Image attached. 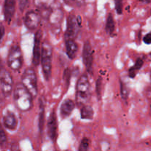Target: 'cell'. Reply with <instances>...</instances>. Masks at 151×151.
I'll return each mask as SVG.
<instances>
[{
	"mask_svg": "<svg viewBox=\"0 0 151 151\" xmlns=\"http://www.w3.org/2000/svg\"><path fill=\"white\" fill-rule=\"evenodd\" d=\"M13 98L17 109L21 111H28L32 107V99L22 83H17L13 91Z\"/></svg>",
	"mask_w": 151,
	"mask_h": 151,
	"instance_id": "obj_1",
	"label": "cell"
},
{
	"mask_svg": "<svg viewBox=\"0 0 151 151\" xmlns=\"http://www.w3.org/2000/svg\"><path fill=\"white\" fill-rule=\"evenodd\" d=\"M90 83L87 75L83 74L78 79L76 85V103L78 106L86 105L90 98Z\"/></svg>",
	"mask_w": 151,
	"mask_h": 151,
	"instance_id": "obj_2",
	"label": "cell"
},
{
	"mask_svg": "<svg viewBox=\"0 0 151 151\" xmlns=\"http://www.w3.org/2000/svg\"><path fill=\"white\" fill-rule=\"evenodd\" d=\"M52 62V47L48 41H44L42 44L41 63L43 74L46 81H49L51 77Z\"/></svg>",
	"mask_w": 151,
	"mask_h": 151,
	"instance_id": "obj_3",
	"label": "cell"
},
{
	"mask_svg": "<svg viewBox=\"0 0 151 151\" xmlns=\"http://www.w3.org/2000/svg\"><path fill=\"white\" fill-rule=\"evenodd\" d=\"M38 81L35 70L32 68H27L23 72L22 76V83L28 92L35 98L38 94Z\"/></svg>",
	"mask_w": 151,
	"mask_h": 151,
	"instance_id": "obj_4",
	"label": "cell"
},
{
	"mask_svg": "<svg viewBox=\"0 0 151 151\" xmlns=\"http://www.w3.org/2000/svg\"><path fill=\"white\" fill-rule=\"evenodd\" d=\"M81 28V18L79 16L71 14L66 21V29L64 33L65 41L75 40L78 37Z\"/></svg>",
	"mask_w": 151,
	"mask_h": 151,
	"instance_id": "obj_5",
	"label": "cell"
},
{
	"mask_svg": "<svg viewBox=\"0 0 151 151\" xmlns=\"http://www.w3.org/2000/svg\"><path fill=\"white\" fill-rule=\"evenodd\" d=\"M7 65L13 71H19L23 65V57L20 47L18 44L12 46L7 56Z\"/></svg>",
	"mask_w": 151,
	"mask_h": 151,
	"instance_id": "obj_6",
	"label": "cell"
},
{
	"mask_svg": "<svg viewBox=\"0 0 151 151\" xmlns=\"http://www.w3.org/2000/svg\"><path fill=\"white\" fill-rule=\"evenodd\" d=\"M13 80L10 72L0 63V87L2 94L9 97L13 91Z\"/></svg>",
	"mask_w": 151,
	"mask_h": 151,
	"instance_id": "obj_7",
	"label": "cell"
},
{
	"mask_svg": "<svg viewBox=\"0 0 151 151\" xmlns=\"http://www.w3.org/2000/svg\"><path fill=\"white\" fill-rule=\"evenodd\" d=\"M42 31L38 29L35 34L34 37L33 50H32V64L38 66L41 61V50H42Z\"/></svg>",
	"mask_w": 151,
	"mask_h": 151,
	"instance_id": "obj_8",
	"label": "cell"
},
{
	"mask_svg": "<svg viewBox=\"0 0 151 151\" xmlns=\"http://www.w3.org/2000/svg\"><path fill=\"white\" fill-rule=\"evenodd\" d=\"M83 62L87 72L89 74H92L94 53L91 44L88 41H86L83 48Z\"/></svg>",
	"mask_w": 151,
	"mask_h": 151,
	"instance_id": "obj_9",
	"label": "cell"
},
{
	"mask_svg": "<svg viewBox=\"0 0 151 151\" xmlns=\"http://www.w3.org/2000/svg\"><path fill=\"white\" fill-rule=\"evenodd\" d=\"M41 22V16L39 13L30 10L28 11L24 18V23L25 27L29 30H35L38 27Z\"/></svg>",
	"mask_w": 151,
	"mask_h": 151,
	"instance_id": "obj_10",
	"label": "cell"
},
{
	"mask_svg": "<svg viewBox=\"0 0 151 151\" xmlns=\"http://www.w3.org/2000/svg\"><path fill=\"white\" fill-rule=\"evenodd\" d=\"M57 116H56L55 112L52 111L50 114L48 121H47V134L52 141H55L56 138H57Z\"/></svg>",
	"mask_w": 151,
	"mask_h": 151,
	"instance_id": "obj_11",
	"label": "cell"
},
{
	"mask_svg": "<svg viewBox=\"0 0 151 151\" xmlns=\"http://www.w3.org/2000/svg\"><path fill=\"white\" fill-rule=\"evenodd\" d=\"M16 12V0H4V20L10 23Z\"/></svg>",
	"mask_w": 151,
	"mask_h": 151,
	"instance_id": "obj_12",
	"label": "cell"
},
{
	"mask_svg": "<svg viewBox=\"0 0 151 151\" xmlns=\"http://www.w3.org/2000/svg\"><path fill=\"white\" fill-rule=\"evenodd\" d=\"M3 124L7 129L10 131H14L18 125V121L16 116L13 112L7 111L3 117Z\"/></svg>",
	"mask_w": 151,
	"mask_h": 151,
	"instance_id": "obj_13",
	"label": "cell"
},
{
	"mask_svg": "<svg viewBox=\"0 0 151 151\" xmlns=\"http://www.w3.org/2000/svg\"><path fill=\"white\" fill-rule=\"evenodd\" d=\"M75 108V102L70 99L64 100L60 106V115L63 118H66L67 116H70L73 110Z\"/></svg>",
	"mask_w": 151,
	"mask_h": 151,
	"instance_id": "obj_14",
	"label": "cell"
},
{
	"mask_svg": "<svg viewBox=\"0 0 151 151\" xmlns=\"http://www.w3.org/2000/svg\"><path fill=\"white\" fill-rule=\"evenodd\" d=\"M66 55L70 59L75 58L78 52V45L75 40L65 41Z\"/></svg>",
	"mask_w": 151,
	"mask_h": 151,
	"instance_id": "obj_15",
	"label": "cell"
},
{
	"mask_svg": "<svg viewBox=\"0 0 151 151\" xmlns=\"http://www.w3.org/2000/svg\"><path fill=\"white\" fill-rule=\"evenodd\" d=\"M94 109L88 105H84L81 109V117L83 119H92L94 117Z\"/></svg>",
	"mask_w": 151,
	"mask_h": 151,
	"instance_id": "obj_16",
	"label": "cell"
},
{
	"mask_svg": "<svg viewBox=\"0 0 151 151\" xmlns=\"http://www.w3.org/2000/svg\"><path fill=\"white\" fill-rule=\"evenodd\" d=\"M143 63H144V60L142 58H139L136 60V63L135 64H134V66H133L132 67L130 68L129 70H128V75H129L130 78H135L137 72H138L139 70L142 67Z\"/></svg>",
	"mask_w": 151,
	"mask_h": 151,
	"instance_id": "obj_17",
	"label": "cell"
},
{
	"mask_svg": "<svg viewBox=\"0 0 151 151\" xmlns=\"http://www.w3.org/2000/svg\"><path fill=\"white\" fill-rule=\"evenodd\" d=\"M115 28H116V25H115L114 19V16L111 13H109L107 19H106V31L108 34L109 35H112L114 32Z\"/></svg>",
	"mask_w": 151,
	"mask_h": 151,
	"instance_id": "obj_18",
	"label": "cell"
},
{
	"mask_svg": "<svg viewBox=\"0 0 151 151\" xmlns=\"http://www.w3.org/2000/svg\"><path fill=\"white\" fill-rule=\"evenodd\" d=\"M44 104L42 100H40L39 101V117H38V128L39 131L42 132L43 128H44Z\"/></svg>",
	"mask_w": 151,
	"mask_h": 151,
	"instance_id": "obj_19",
	"label": "cell"
},
{
	"mask_svg": "<svg viewBox=\"0 0 151 151\" xmlns=\"http://www.w3.org/2000/svg\"><path fill=\"white\" fill-rule=\"evenodd\" d=\"M120 94L122 100H127L129 96V91L127 86L122 81H120Z\"/></svg>",
	"mask_w": 151,
	"mask_h": 151,
	"instance_id": "obj_20",
	"label": "cell"
},
{
	"mask_svg": "<svg viewBox=\"0 0 151 151\" xmlns=\"http://www.w3.org/2000/svg\"><path fill=\"white\" fill-rule=\"evenodd\" d=\"M90 141L88 138H83L81 142L78 151H89Z\"/></svg>",
	"mask_w": 151,
	"mask_h": 151,
	"instance_id": "obj_21",
	"label": "cell"
},
{
	"mask_svg": "<svg viewBox=\"0 0 151 151\" xmlns=\"http://www.w3.org/2000/svg\"><path fill=\"white\" fill-rule=\"evenodd\" d=\"M7 141V135L4 131V129L3 128L2 125L0 123V147H3L6 145Z\"/></svg>",
	"mask_w": 151,
	"mask_h": 151,
	"instance_id": "obj_22",
	"label": "cell"
},
{
	"mask_svg": "<svg viewBox=\"0 0 151 151\" xmlns=\"http://www.w3.org/2000/svg\"><path fill=\"white\" fill-rule=\"evenodd\" d=\"M102 86H103V80L101 78H98L97 82H96V92H97V95L99 100L101 98Z\"/></svg>",
	"mask_w": 151,
	"mask_h": 151,
	"instance_id": "obj_23",
	"label": "cell"
},
{
	"mask_svg": "<svg viewBox=\"0 0 151 151\" xmlns=\"http://www.w3.org/2000/svg\"><path fill=\"white\" fill-rule=\"evenodd\" d=\"M115 10L117 14L120 15L122 13V7H123V0H114Z\"/></svg>",
	"mask_w": 151,
	"mask_h": 151,
	"instance_id": "obj_24",
	"label": "cell"
},
{
	"mask_svg": "<svg viewBox=\"0 0 151 151\" xmlns=\"http://www.w3.org/2000/svg\"><path fill=\"white\" fill-rule=\"evenodd\" d=\"M18 1H19V6L21 12H23L27 7L29 4V0H18Z\"/></svg>",
	"mask_w": 151,
	"mask_h": 151,
	"instance_id": "obj_25",
	"label": "cell"
},
{
	"mask_svg": "<svg viewBox=\"0 0 151 151\" xmlns=\"http://www.w3.org/2000/svg\"><path fill=\"white\" fill-rule=\"evenodd\" d=\"M70 78H71L70 69H65L64 72H63V80L66 81V83H67V85H69V81H70Z\"/></svg>",
	"mask_w": 151,
	"mask_h": 151,
	"instance_id": "obj_26",
	"label": "cell"
},
{
	"mask_svg": "<svg viewBox=\"0 0 151 151\" xmlns=\"http://www.w3.org/2000/svg\"><path fill=\"white\" fill-rule=\"evenodd\" d=\"M4 34H5V28H4L3 24L0 22V43L2 41L3 38L4 36Z\"/></svg>",
	"mask_w": 151,
	"mask_h": 151,
	"instance_id": "obj_27",
	"label": "cell"
},
{
	"mask_svg": "<svg viewBox=\"0 0 151 151\" xmlns=\"http://www.w3.org/2000/svg\"><path fill=\"white\" fill-rule=\"evenodd\" d=\"M143 41L146 44H151V32L146 34L143 38Z\"/></svg>",
	"mask_w": 151,
	"mask_h": 151,
	"instance_id": "obj_28",
	"label": "cell"
},
{
	"mask_svg": "<svg viewBox=\"0 0 151 151\" xmlns=\"http://www.w3.org/2000/svg\"><path fill=\"white\" fill-rule=\"evenodd\" d=\"M10 150L11 151H21L20 148H19V146L17 143L14 142L12 144L11 148H10Z\"/></svg>",
	"mask_w": 151,
	"mask_h": 151,
	"instance_id": "obj_29",
	"label": "cell"
},
{
	"mask_svg": "<svg viewBox=\"0 0 151 151\" xmlns=\"http://www.w3.org/2000/svg\"><path fill=\"white\" fill-rule=\"evenodd\" d=\"M73 1H74V0H64L65 2H66V4H71Z\"/></svg>",
	"mask_w": 151,
	"mask_h": 151,
	"instance_id": "obj_30",
	"label": "cell"
},
{
	"mask_svg": "<svg viewBox=\"0 0 151 151\" xmlns=\"http://www.w3.org/2000/svg\"><path fill=\"white\" fill-rule=\"evenodd\" d=\"M140 1L143 3H145V4H148V3L150 2L151 0H140Z\"/></svg>",
	"mask_w": 151,
	"mask_h": 151,
	"instance_id": "obj_31",
	"label": "cell"
},
{
	"mask_svg": "<svg viewBox=\"0 0 151 151\" xmlns=\"http://www.w3.org/2000/svg\"><path fill=\"white\" fill-rule=\"evenodd\" d=\"M150 80H151V71H150Z\"/></svg>",
	"mask_w": 151,
	"mask_h": 151,
	"instance_id": "obj_32",
	"label": "cell"
},
{
	"mask_svg": "<svg viewBox=\"0 0 151 151\" xmlns=\"http://www.w3.org/2000/svg\"><path fill=\"white\" fill-rule=\"evenodd\" d=\"M150 56H151V53H150Z\"/></svg>",
	"mask_w": 151,
	"mask_h": 151,
	"instance_id": "obj_33",
	"label": "cell"
}]
</instances>
